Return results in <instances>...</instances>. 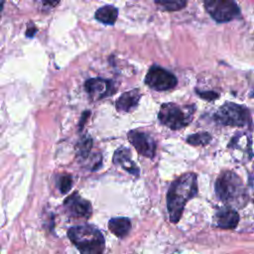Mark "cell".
I'll return each mask as SVG.
<instances>
[{
  "label": "cell",
  "mask_w": 254,
  "mask_h": 254,
  "mask_svg": "<svg viewBox=\"0 0 254 254\" xmlns=\"http://www.w3.org/2000/svg\"><path fill=\"white\" fill-rule=\"evenodd\" d=\"M197 193V178L194 173H187L175 180L167 192V208L170 220L178 222L186 203Z\"/></svg>",
  "instance_id": "1"
},
{
  "label": "cell",
  "mask_w": 254,
  "mask_h": 254,
  "mask_svg": "<svg viewBox=\"0 0 254 254\" xmlns=\"http://www.w3.org/2000/svg\"><path fill=\"white\" fill-rule=\"evenodd\" d=\"M67 236L80 254H102L105 242L102 233L94 226L83 224L68 229Z\"/></svg>",
  "instance_id": "2"
},
{
  "label": "cell",
  "mask_w": 254,
  "mask_h": 254,
  "mask_svg": "<svg viewBox=\"0 0 254 254\" xmlns=\"http://www.w3.org/2000/svg\"><path fill=\"white\" fill-rule=\"evenodd\" d=\"M215 192L224 202H239L246 198L245 188L240 177L232 171L222 172L215 182Z\"/></svg>",
  "instance_id": "3"
},
{
  "label": "cell",
  "mask_w": 254,
  "mask_h": 254,
  "mask_svg": "<svg viewBox=\"0 0 254 254\" xmlns=\"http://www.w3.org/2000/svg\"><path fill=\"white\" fill-rule=\"evenodd\" d=\"M193 105L180 106L174 102L163 103L160 107L158 118L160 122L172 130H179L188 126L194 113Z\"/></svg>",
  "instance_id": "4"
},
{
  "label": "cell",
  "mask_w": 254,
  "mask_h": 254,
  "mask_svg": "<svg viewBox=\"0 0 254 254\" xmlns=\"http://www.w3.org/2000/svg\"><path fill=\"white\" fill-rule=\"evenodd\" d=\"M215 122L224 126L244 127L251 124V114L248 108L243 105L225 102L214 113Z\"/></svg>",
  "instance_id": "5"
},
{
  "label": "cell",
  "mask_w": 254,
  "mask_h": 254,
  "mask_svg": "<svg viewBox=\"0 0 254 254\" xmlns=\"http://www.w3.org/2000/svg\"><path fill=\"white\" fill-rule=\"evenodd\" d=\"M203 4L206 12L218 23L229 22L240 14L238 5L231 0H205Z\"/></svg>",
  "instance_id": "6"
},
{
  "label": "cell",
  "mask_w": 254,
  "mask_h": 254,
  "mask_svg": "<svg viewBox=\"0 0 254 254\" xmlns=\"http://www.w3.org/2000/svg\"><path fill=\"white\" fill-rule=\"evenodd\" d=\"M145 83L155 90L163 91L174 88L178 83V79L171 71L154 64L149 68L145 76Z\"/></svg>",
  "instance_id": "7"
},
{
  "label": "cell",
  "mask_w": 254,
  "mask_h": 254,
  "mask_svg": "<svg viewBox=\"0 0 254 254\" xmlns=\"http://www.w3.org/2000/svg\"><path fill=\"white\" fill-rule=\"evenodd\" d=\"M129 142L136 149V151L143 157L153 159L156 154V142L146 132L134 129L127 134Z\"/></svg>",
  "instance_id": "8"
},
{
  "label": "cell",
  "mask_w": 254,
  "mask_h": 254,
  "mask_svg": "<svg viewBox=\"0 0 254 254\" xmlns=\"http://www.w3.org/2000/svg\"><path fill=\"white\" fill-rule=\"evenodd\" d=\"M84 87L89 96L94 100H99L110 96L116 91L114 82L104 78H89L85 81Z\"/></svg>",
  "instance_id": "9"
},
{
  "label": "cell",
  "mask_w": 254,
  "mask_h": 254,
  "mask_svg": "<svg viewBox=\"0 0 254 254\" xmlns=\"http://www.w3.org/2000/svg\"><path fill=\"white\" fill-rule=\"evenodd\" d=\"M64 206L69 213V215L73 217H84L87 218L91 214V204L88 200L83 199L76 193L67 197L64 201Z\"/></svg>",
  "instance_id": "10"
},
{
  "label": "cell",
  "mask_w": 254,
  "mask_h": 254,
  "mask_svg": "<svg viewBox=\"0 0 254 254\" xmlns=\"http://www.w3.org/2000/svg\"><path fill=\"white\" fill-rule=\"evenodd\" d=\"M113 163L122 167L126 172L133 176H139L140 170L131 159L130 150L126 147L118 148L113 155Z\"/></svg>",
  "instance_id": "11"
},
{
  "label": "cell",
  "mask_w": 254,
  "mask_h": 254,
  "mask_svg": "<svg viewBox=\"0 0 254 254\" xmlns=\"http://www.w3.org/2000/svg\"><path fill=\"white\" fill-rule=\"evenodd\" d=\"M141 91L138 88L128 90L120 95L116 100V109L120 112H131L134 110L140 101Z\"/></svg>",
  "instance_id": "12"
},
{
  "label": "cell",
  "mask_w": 254,
  "mask_h": 254,
  "mask_svg": "<svg viewBox=\"0 0 254 254\" xmlns=\"http://www.w3.org/2000/svg\"><path fill=\"white\" fill-rule=\"evenodd\" d=\"M214 218L216 225L224 229L235 228L239 221V215L237 211L229 206H225L218 209Z\"/></svg>",
  "instance_id": "13"
},
{
  "label": "cell",
  "mask_w": 254,
  "mask_h": 254,
  "mask_svg": "<svg viewBox=\"0 0 254 254\" xmlns=\"http://www.w3.org/2000/svg\"><path fill=\"white\" fill-rule=\"evenodd\" d=\"M109 230L118 237H124L131 229V221L127 217H114L108 222Z\"/></svg>",
  "instance_id": "14"
},
{
  "label": "cell",
  "mask_w": 254,
  "mask_h": 254,
  "mask_svg": "<svg viewBox=\"0 0 254 254\" xmlns=\"http://www.w3.org/2000/svg\"><path fill=\"white\" fill-rule=\"evenodd\" d=\"M118 10L112 5H105L100 7L95 12V19L106 25H113L117 19Z\"/></svg>",
  "instance_id": "15"
},
{
  "label": "cell",
  "mask_w": 254,
  "mask_h": 254,
  "mask_svg": "<svg viewBox=\"0 0 254 254\" xmlns=\"http://www.w3.org/2000/svg\"><path fill=\"white\" fill-rule=\"evenodd\" d=\"M211 141V135L207 132H198L191 134L187 138V142L192 146L207 145Z\"/></svg>",
  "instance_id": "16"
},
{
  "label": "cell",
  "mask_w": 254,
  "mask_h": 254,
  "mask_svg": "<svg viewBox=\"0 0 254 254\" xmlns=\"http://www.w3.org/2000/svg\"><path fill=\"white\" fill-rule=\"evenodd\" d=\"M155 3L157 5H159L161 7V9L165 10V11H178L183 9L186 5L187 2L183 1V0H172V1H155Z\"/></svg>",
  "instance_id": "17"
},
{
  "label": "cell",
  "mask_w": 254,
  "mask_h": 254,
  "mask_svg": "<svg viewBox=\"0 0 254 254\" xmlns=\"http://www.w3.org/2000/svg\"><path fill=\"white\" fill-rule=\"evenodd\" d=\"M91 146H92V141L90 139H84L77 146L78 147L77 148V154L82 158L87 157V155H88V153L91 149Z\"/></svg>",
  "instance_id": "18"
},
{
  "label": "cell",
  "mask_w": 254,
  "mask_h": 254,
  "mask_svg": "<svg viewBox=\"0 0 254 254\" xmlns=\"http://www.w3.org/2000/svg\"><path fill=\"white\" fill-rule=\"evenodd\" d=\"M72 186V179L68 175H64L60 179V190L63 193L67 192Z\"/></svg>",
  "instance_id": "19"
},
{
  "label": "cell",
  "mask_w": 254,
  "mask_h": 254,
  "mask_svg": "<svg viewBox=\"0 0 254 254\" xmlns=\"http://www.w3.org/2000/svg\"><path fill=\"white\" fill-rule=\"evenodd\" d=\"M196 92L199 94V96L201 98H203L205 100H208V101L214 100L219 96L218 93H216L214 91H198V90H196Z\"/></svg>",
  "instance_id": "20"
}]
</instances>
